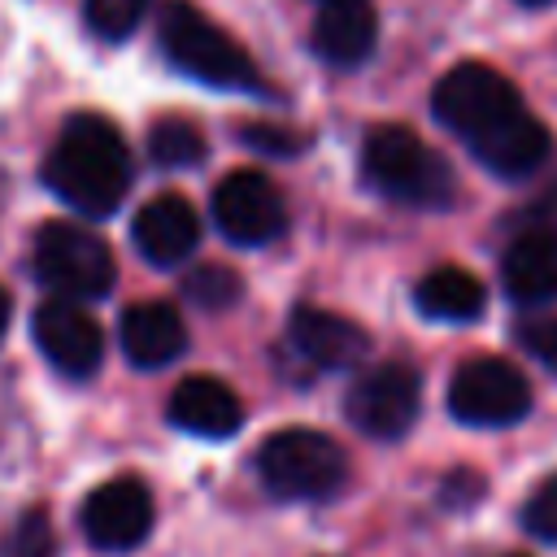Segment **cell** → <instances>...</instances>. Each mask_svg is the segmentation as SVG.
I'll return each instance as SVG.
<instances>
[{
    "mask_svg": "<svg viewBox=\"0 0 557 557\" xmlns=\"http://www.w3.org/2000/svg\"><path fill=\"white\" fill-rule=\"evenodd\" d=\"M431 109L496 178H527L553 152L548 126L522 104L518 87L483 61L453 65L435 83Z\"/></svg>",
    "mask_w": 557,
    "mask_h": 557,
    "instance_id": "cell-1",
    "label": "cell"
},
{
    "mask_svg": "<svg viewBox=\"0 0 557 557\" xmlns=\"http://www.w3.org/2000/svg\"><path fill=\"white\" fill-rule=\"evenodd\" d=\"M44 183L87 218H109L131 191V152L122 131L100 113H74L44 157Z\"/></svg>",
    "mask_w": 557,
    "mask_h": 557,
    "instance_id": "cell-2",
    "label": "cell"
},
{
    "mask_svg": "<svg viewBox=\"0 0 557 557\" xmlns=\"http://www.w3.org/2000/svg\"><path fill=\"white\" fill-rule=\"evenodd\" d=\"M361 174L379 196L409 209H448L457 196V178L448 161L435 148H426L409 126L396 122L370 126L361 144Z\"/></svg>",
    "mask_w": 557,
    "mask_h": 557,
    "instance_id": "cell-3",
    "label": "cell"
},
{
    "mask_svg": "<svg viewBox=\"0 0 557 557\" xmlns=\"http://www.w3.org/2000/svg\"><path fill=\"white\" fill-rule=\"evenodd\" d=\"M157 39L161 52L191 78L209 83V87H252L257 83V65L252 57L209 17L200 13L191 0H170L157 17Z\"/></svg>",
    "mask_w": 557,
    "mask_h": 557,
    "instance_id": "cell-4",
    "label": "cell"
},
{
    "mask_svg": "<svg viewBox=\"0 0 557 557\" xmlns=\"http://www.w3.org/2000/svg\"><path fill=\"white\" fill-rule=\"evenodd\" d=\"M257 474L278 500H326L344 487L348 457L331 435L313 426H287L257 448Z\"/></svg>",
    "mask_w": 557,
    "mask_h": 557,
    "instance_id": "cell-5",
    "label": "cell"
},
{
    "mask_svg": "<svg viewBox=\"0 0 557 557\" xmlns=\"http://www.w3.org/2000/svg\"><path fill=\"white\" fill-rule=\"evenodd\" d=\"M35 274L65 300H96L113 292V248L74 222H44L35 231Z\"/></svg>",
    "mask_w": 557,
    "mask_h": 557,
    "instance_id": "cell-6",
    "label": "cell"
},
{
    "mask_svg": "<svg viewBox=\"0 0 557 557\" xmlns=\"http://www.w3.org/2000/svg\"><path fill=\"white\" fill-rule=\"evenodd\" d=\"M448 409L466 426H513L531 413V383L505 357H470L448 383Z\"/></svg>",
    "mask_w": 557,
    "mask_h": 557,
    "instance_id": "cell-7",
    "label": "cell"
},
{
    "mask_svg": "<svg viewBox=\"0 0 557 557\" xmlns=\"http://www.w3.org/2000/svg\"><path fill=\"white\" fill-rule=\"evenodd\" d=\"M418 409H422V379L405 361H383L357 374V383L344 396L348 422L370 440H400L418 422Z\"/></svg>",
    "mask_w": 557,
    "mask_h": 557,
    "instance_id": "cell-8",
    "label": "cell"
},
{
    "mask_svg": "<svg viewBox=\"0 0 557 557\" xmlns=\"http://www.w3.org/2000/svg\"><path fill=\"white\" fill-rule=\"evenodd\" d=\"M213 222L239 248H261L283 235L287 209L278 187L261 170H231L213 187Z\"/></svg>",
    "mask_w": 557,
    "mask_h": 557,
    "instance_id": "cell-9",
    "label": "cell"
},
{
    "mask_svg": "<svg viewBox=\"0 0 557 557\" xmlns=\"http://www.w3.org/2000/svg\"><path fill=\"white\" fill-rule=\"evenodd\" d=\"M30 335L39 344V352L48 357L52 370H61L65 379H91L104 361V335L96 326L91 313H83L74 300H44L35 309Z\"/></svg>",
    "mask_w": 557,
    "mask_h": 557,
    "instance_id": "cell-10",
    "label": "cell"
},
{
    "mask_svg": "<svg viewBox=\"0 0 557 557\" xmlns=\"http://www.w3.org/2000/svg\"><path fill=\"white\" fill-rule=\"evenodd\" d=\"M148 531H152V492L131 474L100 483L83 500V535L104 553H126L144 544Z\"/></svg>",
    "mask_w": 557,
    "mask_h": 557,
    "instance_id": "cell-11",
    "label": "cell"
},
{
    "mask_svg": "<svg viewBox=\"0 0 557 557\" xmlns=\"http://www.w3.org/2000/svg\"><path fill=\"white\" fill-rule=\"evenodd\" d=\"M287 335H292V348L322 370H352L370 352V335L352 318L318 305H300L287 322Z\"/></svg>",
    "mask_w": 557,
    "mask_h": 557,
    "instance_id": "cell-12",
    "label": "cell"
},
{
    "mask_svg": "<svg viewBox=\"0 0 557 557\" xmlns=\"http://www.w3.org/2000/svg\"><path fill=\"white\" fill-rule=\"evenodd\" d=\"M131 235H135V248L144 261L152 265H178L183 257H191L196 239H200V218L191 209L187 196H152L135 222H131Z\"/></svg>",
    "mask_w": 557,
    "mask_h": 557,
    "instance_id": "cell-13",
    "label": "cell"
},
{
    "mask_svg": "<svg viewBox=\"0 0 557 557\" xmlns=\"http://www.w3.org/2000/svg\"><path fill=\"white\" fill-rule=\"evenodd\" d=\"M170 422L187 435H200V440H226L239 431L244 422V405L239 396L222 383V379H209V374H191L183 379L174 392H170V405H165Z\"/></svg>",
    "mask_w": 557,
    "mask_h": 557,
    "instance_id": "cell-14",
    "label": "cell"
},
{
    "mask_svg": "<svg viewBox=\"0 0 557 557\" xmlns=\"http://www.w3.org/2000/svg\"><path fill=\"white\" fill-rule=\"evenodd\" d=\"M374 39H379V17H374L370 0H326L313 17V35H309L313 52L339 70L361 65L374 52Z\"/></svg>",
    "mask_w": 557,
    "mask_h": 557,
    "instance_id": "cell-15",
    "label": "cell"
},
{
    "mask_svg": "<svg viewBox=\"0 0 557 557\" xmlns=\"http://www.w3.org/2000/svg\"><path fill=\"white\" fill-rule=\"evenodd\" d=\"M187 348V326L178 318L174 305L165 300H139L122 313V352L144 366V370H157V366H170L178 352Z\"/></svg>",
    "mask_w": 557,
    "mask_h": 557,
    "instance_id": "cell-16",
    "label": "cell"
},
{
    "mask_svg": "<svg viewBox=\"0 0 557 557\" xmlns=\"http://www.w3.org/2000/svg\"><path fill=\"white\" fill-rule=\"evenodd\" d=\"M500 278L509 300L548 305L557 300V231H527L500 257Z\"/></svg>",
    "mask_w": 557,
    "mask_h": 557,
    "instance_id": "cell-17",
    "label": "cell"
},
{
    "mask_svg": "<svg viewBox=\"0 0 557 557\" xmlns=\"http://www.w3.org/2000/svg\"><path fill=\"white\" fill-rule=\"evenodd\" d=\"M413 305L426 318H435V322H474L483 313V305H487V292H483V283L470 270H461V265H435L431 274L418 278Z\"/></svg>",
    "mask_w": 557,
    "mask_h": 557,
    "instance_id": "cell-18",
    "label": "cell"
},
{
    "mask_svg": "<svg viewBox=\"0 0 557 557\" xmlns=\"http://www.w3.org/2000/svg\"><path fill=\"white\" fill-rule=\"evenodd\" d=\"M148 157L165 170H187V165H200L205 161V135L191 117H178V113H165L148 126Z\"/></svg>",
    "mask_w": 557,
    "mask_h": 557,
    "instance_id": "cell-19",
    "label": "cell"
},
{
    "mask_svg": "<svg viewBox=\"0 0 557 557\" xmlns=\"http://www.w3.org/2000/svg\"><path fill=\"white\" fill-rule=\"evenodd\" d=\"M183 287H187V300L209 309V313H222L244 296V278L231 265H200V270L187 274Z\"/></svg>",
    "mask_w": 557,
    "mask_h": 557,
    "instance_id": "cell-20",
    "label": "cell"
},
{
    "mask_svg": "<svg viewBox=\"0 0 557 557\" xmlns=\"http://www.w3.org/2000/svg\"><path fill=\"white\" fill-rule=\"evenodd\" d=\"M0 557H57V531L44 509H26L0 544Z\"/></svg>",
    "mask_w": 557,
    "mask_h": 557,
    "instance_id": "cell-21",
    "label": "cell"
},
{
    "mask_svg": "<svg viewBox=\"0 0 557 557\" xmlns=\"http://www.w3.org/2000/svg\"><path fill=\"white\" fill-rule=\"evenodd\" d=\"M152 0H87V26L100 35V39H126L139 17L148 13Z\"/></svg>",
    "mask_w": 557,
    "mask_h": 557,
    "instance_id": "cell-22",
    "label": "cell"
},
{
    "mask_svg": "<svg viewBox=\"0 0 557 557\" xmlns=\"http://www.w3.org/2000/svg\"><path fill=\"white\" fill-rule=\"evenodd\" d=\"M522 527L527 535L544 540V544H557V474H548L522 505Z\"/></svg>",
    "mask_w": 557,
    "mask_h": 557,
    "instance_id": "cell-23",
    "label": "cell"
},
{
    "mask_svg": "<svg viewBox=\"0 0 557 557\" xmlns=\"http://www.w3.org/2000/svg\"><path fill=\"white\" fill-rule=\"evenodd\" d=\"M518 339L531 357H540L548 370H557V318H527L518 326Z\"/></svg>",
    "mask_w": 557,
    "mask_h": 557,
    "instance_id": "cell-24",
    "label": "cell"
},
{
    "mask_svg": "<svg viewBox=\"0 0 557 557\" xmlns=\"http://www.w3.org/2000/svg\"><path fill=\"white\" fill-rule=\"evenodd\" d=\"M239 135H244L248 144L265 148V152H296V148L305 144L296 131H283V126H257V122H252V126H244Z\"/></svg>",
    "mask_w": 557,
    "mask_h": 557,
    "instance_id": "cell-25",
    "label": "cell"
},
{
    "mask_svg": "<svg viewBox=\"0 0 557 557\" xmlns=\"http://www.w3.org/2000/svg\"><path fill=\"white\" fill-rule=\"evenodd\" d=\"M9 313H13V296L0 287V339H4V331H9Z\"/></svg>",
    "mask_w": 557,
    "mask_h": 557,
    "instance_id": "cell-26",
    "label": "cell"
},
{
    "mask_svg": "<svg viewBox=\"0 0 557 557\" xmlns=\"http://www.w3.org/2000/svg\"><path fill=\"white\" fill-rule=\"evenodd\" d=\"M518 4H553V0H518Z\"/></svg>",
    "mask_w": 557,
    "mask_h": 557,
    "instance_id": "cell-27",
    "label": "cell"
},
{
    "mask_svg": "<svg viewBox=\"0 0 557 557\" xmlns=\"http://www.w3.org/2000/svg\"><path fill=\"white\" fill-rule=\"evenodd\" d=\"M505 557H527V553H505Z\"/></svg>",
    "mask_w": 557,
    "mask_h": 557,
    "instance_id": "cell-28",
    "label": "cell"
},
{
    "mask_svg": "<svg viewBox=\"0 0 557 557\" xmlns=\"http://www.w3.org/2000/svg\"><path fill=\"white\" fill-rule=\"evenodd\" d=\"M318 4H326V0H318Z\"/></svg>",
    "mask_w": 557,
    "mask_h": 557,
    "instance_id": "cell-29",
    "label": "cell"
}]
</instances>
